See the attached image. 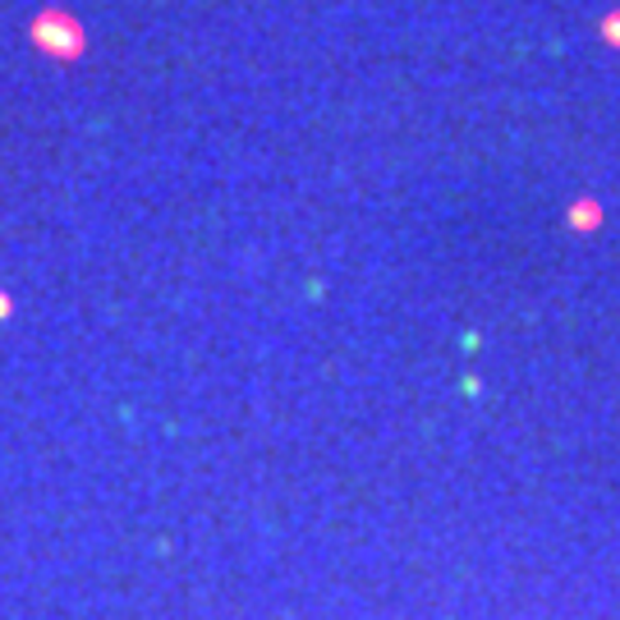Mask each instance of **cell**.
<instances>
[{"mask_svg": "<svg viewBox=\"0 0 620 620\" xmlns=\"http://www.w3.org/2000/svg\"><path fill=\"white\" fill-rule=\"evenodd\" d=\"M33 46L42 51V56L69 65V60H79L84 51H88V33H84V23L74 19V14L46 10V14H37V23H33Z\"/></svg>", "mask_w": 620, "mask_h": 620, "instance_id": "cell-1", "label": "cell"}]
</instances>
